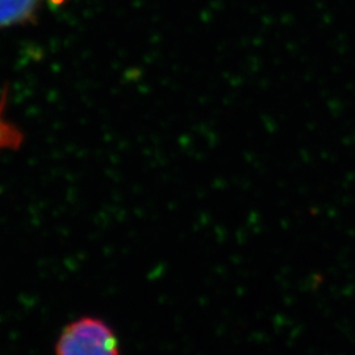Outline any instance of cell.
Listing matches in <instances>:
<instances>
[{
	"label": "cell",
	"instance_id": "cell-1",
	"mask_svg": "<svg viewBox=\"0 0 355 355\" xmlns=\"http://www.w3.org/2000/svg\"><path fill=\"white\" fill-rule=\"evenodd\" d=\"M55 355H120L114 329L101 318H80L64 327Z\"/></svg>",
	"mask_w": 355,
	"mask_h": 355
},
{
	"label": "cell",
	"instance_id": "cell-2",
	"mask_svg": "<svg viewBox=\"0 0 355 355\" xmlns=\"http://www.w3.org/2000/svg\"><path fill=\"white\" fill-rule=\"evenodd\" d=\"M46 0H0V31L35 24Z\"/></svg>",
	"mask_w": 355,
	"mask_h": 355
},
{
	"label": "cell",
	"instance_id": "cell-3",
	"mask_svg": "<svg viewBox=\"0 0 355 355\" xmlns=\"http://www.w3.org/2000/svg\"><path fill=\"white\" fill-rule=\"evenodd\" d=\"M1 114V112H0ZM19 142L17 132H12L0 117V150L4 148H12Z\"/></svg>",
	"mask_w": 355,
	"mask_h": 355
}]
</instances>
